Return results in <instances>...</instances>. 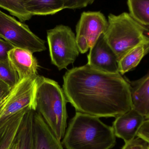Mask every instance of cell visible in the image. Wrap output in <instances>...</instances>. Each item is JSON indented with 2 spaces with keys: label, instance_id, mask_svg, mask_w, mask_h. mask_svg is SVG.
I'll use <instances>...</instances> for the list:
<instances>
[{
  "label": "cell",
  "instance_id": "cell-1",
  "mask_svg": "<svg viewBox=\"0 0 149 149\" xmlns=\"http://www.w3.org/2000/svg\"><path fill=\"white\" fill-rule=\"evenodd\" d=\"M63 90L76 112L117 117L133 108L129 80L119 73L98 71L86 64L68 70Z\"/></svg>",
  "mask_w": 149,
  "mask_h": 149
},
{
  "label": "cell",
  "instance_id": "cell-2",
  "mask_svg": "<svg viewBox=\"0 0 149 149\" xmlns=\"http://www.w3.org/2000/svg\"><path fill=\"white\" fill-rule=\"evenodd\" d=\"M116 143L112 127L98 117L79 112L71 120L63 141L67 149H110Z\"/></svg>",
  "mask_w": 149,
  "mask_h": 149
},
{
  "label": "cell",
  "instance_id": "cell-3",
  "mask_svg": "<svg viewBox=\"0 0 149 149\" xmlns=\"http://www.w3.org/2000/svg\"><path fill=\"white\" fill-rule=\"evenodd\" d=\"M35 100L36 111L61 141L65 134L67 119V101L63 89L55 80L38 75Z\"/></svg>",
  "mask_w": 149,
  "mask_h": 149
},
{
  "label": "cell",
  "instance_id": "cell-4",
  "mask_svg": "<svg viewBox=\"0 0 149 149\" xmlns=\"http://www.w3.org/2000/svg\"><path fill=\"white\" fill-rule=\"evenodd\" d=\"M108 23L104 37L118 61L136 45L149 42L148 28L140 24L129 13L109 14Z\"/></svg>",
  "mask_w": 149,
  "mask_h": 149
},
{
  "label": "cell",
  "instance_id": "cell-5",
  "mask_svg": "<svg viewBox=\"0 0 149 149\" xmlns=\"http://www.w3.org/2000/svg\"><path fill=\"white\" fill-rule=\"evenodd\" d=\"M47 40L52 63L59 71L73 64L79 56L76 36L69 26L58 25L47 31Z\"/></svg>",
  "mask_w": 149,
  "mask_h": 149
},
{
  "label": "cell",
  "instance_id": "cell-6",
  "mask_svg": "<svg viewBox=\"0 0 149 149\" xmlns=\"http://www.w3.org/2000/svg\"><path fill=\"white\" fill-rule=\"evenodd\" d=\"M0 38L15 48L32 52L46 50L45 41L31 31L28 25L0 10Z\"/></svg>",
  "mask_w": 149,
  "mask_h": 149
},
{
  "label": "cell",
  "instance_id": "cell-7",
  "mask_svg": "<svg viewBox=\"0 0 149 149\" xmlns=\"http://www.w3.org/2000/svg\"><path fill=\"white\" fill-rule=\"evenodd\" d=\"M38 75L19 80L11 89L0 108V120L29 109L36 111V93Z\"/></svg>",
  "mask_w": 149,
  "mask_h": 149
},
{
  "label": "cell",
  "instance_id": "cell-8",
  "mask_svg": "<svg viewBox=\"0 0 149 149\" xmlns=\"http://www.w3.org/2000/svg\"><path fill=\"white\" fill-rule=\"evenodd\" d=\"M108 21L100 11L83 12L76 26V38L80 52L86 53L104 34Z\"/></svg>",
  "mask_w": 149,
  "mask_h": 149
},
{
  "label": "cell",
  "instance_id": "cell-9",
  "mask_svg": "<svg viewBox=\"0 0 149 149\" xmlns=\"http://www.w3.org/2000/svg\"><path fill=\"white\" fill-rule=\"evenodd\" d=\"M118 64L116 55L106 42L104 34H102L90 48L87 64L98 71L116 73H119Z\"/></svg>",
  "mask_w": 149,
  "mask_h": 149
},
{
  "label": "cell",
  "instance_id": "cell-10",
  "mask_svg": "<svg viewBox=\"0 0 149 149\" xmlns=\"http://www.w3.org/2000/svg\"><path fill=\"white\" fill-rule=\"evenodd\" d=\"M145 120L142 115L132 108L116 117L112 128L116 136L127 143L137 137V132Z\"/></svg>",
  "mask_w": 149,
  "mask_h": 149
},
{
  "label": "cell",
  "instance_id": "cell-11",
  "mask_svg": "<svg viewBox=\"0 0 149 149\" xmlns=\"http://www.w3.org/2000/svg\"><path fill=\"white\" fill-rule=\"evenodd\" d=\"M8 59L17 73L19 80L38 75V62L31 52L14 47L9 52Z\"/></svg>",
  "mask_w": 149,
  "mask_h": 149
},
{
  "label": "cell",
  "instance_id": "cell-12",
  "mask_svg": "<svg viewBox=\"0 0 149 149\" xmlns=\"http://www.w3.org/2000/svg\"><path fill=\"white\" fill-rule=\"evenodd\" d=\"M33 129L34 149H63L61 141L36 111H34L33 115Z\"/></svg>",
  "mask_w": 149,
  "mask_h": 149
},
{
  "label": "cell",
  "instance_id": "cell-13",
  "mask_svg": "<svg viewBox=\"0 0 149 149\" xmlns=\"http://www.w3.org/2000/svg\"><path fill=\"white\" fill-rule=\"evenodd\" d=\"M132 107L149 119V73L138 80H129Z\"/></svg>",
  "mask_w": 149,
  "mask_h": 149
},
{
  "label": "cell",
  "instance_id": "cell-14",
  "mask_svg": "<svg viewBox=\"0 0 149 149\" xmlns=\"http://www.w3.org/2000/svg\"><path fill=\"white\" fill-rule=\"evenodd\" d=\"M149 52V42L142 43L131 49L118 61V72L123 75L132 71Z\"/></svg>",
  "mask_w": 149,
  "mask_h": 149
},
{
  "label": "cell",
  "instance_id": "cell-15",
  "mask_svg": "<svg viewBox=\"0 0 149 149\" xmlns=\"http://www.w3.org/2000/svg\"><path fill=\"white\" fill-rule=\"evenodd\" d=\"M24 4L32 16L54 15L64 9V0H24Z\"/></svg>",
  "mask_w": 149,
  "mask_h": 149
},
{
  "label": "cell",
  "instance_id": "cell-16",
  "mask_svg": "<svg viewBox=\"0 0 149 149\" xmlns=\"http://www.w3.org/2000/svg\"><path fill=\"white\" fill-rule=\"evenodd\" d=\"M34 110H27L18 131L19 149H34L33 115Z\"/></svg>",
  "mask_w": 149,
  "mask_h": 149
},
{
  "label": "cell",
  "instance_id": "cell-17",
  "mask_svg": "<svg viewBox=\"0 0 149 149\" xmlns=\"http://www.w3.org/2000/svg\"><path fill=\"white\" fill-rule=\"evenodd\" d=\"M127 4L133 18L149 29V0H129Z\"/></svg>",
  "mask_w": 149,
  "mask_h": 149
},
{
  "label": "cell",
  "instance_id": "cell-18",
  "mask_svg": "<svg viewBox=\"0 0 149 149\" xmlns=\"http://www.w3.org/2000/svg\"><path fill=\"white\" fill-rule=\"evenodd\" d=\"M0 8L8 10L12 15L17 17L21 22L29 20L32 16L25 8L24 0L0 1Z\"/></svg>",
  "mask_w": 149,
  "mask_h": 149
},
{
  "label": "cell",
  "instance_id": "cell-19",
  "mask_svg": "<svg viewBox=\"0 0 149 149\" xmlns=\"http://www.w3.org/2000/svg\"><path fill=\"white\" fill-rule=\"evenodd\" d=\"M29 109L19 112L16 119L10 125L8 130L0 142V149H10L17 136L24 115Z\"/></svg>",
  "mask_w": 149,
  "mask_h": 149
},
{
  "label": "cell",
  "instance_id": "cell-20",
  "mask_svg": "<svg viewBox=\"0 0 149 149\" xmlns=\"http://www.w3.org/2000/svg\"><path fill=\"white\" fill-rule=\"evenodd\" d=\"M0 80L8 85L11 88L19 82L18 74L9 61L0 62Z\"/></svg>",
  "mask_w": 149,
  "mask_h": 149
},
{
  "label": "cell",
  "instance_id": "cell-21",
  "mask_svg": "<svg viewBox=\"0 0 149 149\" xmlns=\"http://www.w3.org/2000/svg\"><path fill=\"white\" fill-rule=\"evenodd\" d=\"M19 112L12 116L0 120V142L8 132L10 125L16 119Z\"/></svg>",
  "mask_w": 149,
  "mask_h": 149
},
{
  "label": "cell",
  "instance_id": "cell-22",
  "mask_svg": "<svg viewBox=\"0 0 149 149\" xmlns=\"http://www.w3.org/2000/svg\"><path fill=\"white\" fill-rule=\"evenodd\" d=\"M93 0H64V9L85 8L93 2Z\"/></svg>",
  "mask_w": 149,
  "mask_h": 149
},
{
  "label": "cell",
  "instance_id": "cell-23",
  "mask_svg": "<svg viewBox=\"0 0 149 149\" xmlns=\"http://www.w3.org/2000/svg\"><path fill=\"white\" fill-rule=\"evenodd\" d=\"M122 149H149V143L140 137H136L126 143Z\"/></svg>",
  "mask_w": 149,
  "mask_h": 149
},
{
  "label": "cell",
  "instance_id": "cell-24",
  "mask_svg": "<svg viewBox=\"0 0 149 149\" xmlns=\"http://www.w3.org/2000/svg\"><path fill=\"white\" fill-rule=\"evenodd\" d=\"M14 48L9 43L0 38V62L9 61V52Z\"/></svg>",
  "mask_w": 149,
  "mask_h": 149
},
{
  "label": "cell",
  "instance_id": "cell-25",
  "mask_svg": "<svg viewBox=\"0 0 149 149\" xmlns=\"http://www.w3.org/2000/svg\"><path fill=\"white\" fill-rule=\"evenodd\" d=\"M11 89L8 85L0 80V108L4 104Z\"/></svg>",
  "mask_w": 149,
  "mask_h": 149
},
{
  "label": "cell",
  "instance_id": "cell-26",
  "mask_svg": "<svg viewBox=\"0 0 149 149\" xmlns=\"http://www.w3.org/2000/svg\"><path fill=\"white\" fill-rule=\"evenodd\" d=\"M137 137L141 138L149 143V119L145 120L139 129Z\"/></svg>",
  "mask_w": 149,
  "mask_h": 149
},
{
  "label": "cell",
  "instance_id": "cell-27",
  "mask_svg": "<svg viewBox=\"0 0 149 149\" xmlns=\"http://www.w3.org/2000/svg\"><path fill=\"white\" fill-rule=\"evenodd\" d=\"M19 144H20V141H19V137H18V134H17V136L15 140V142L10 149H19Z\"/></svg>",
  "mask_w": 149,
  "mask_h": 149
}]
</instances>
